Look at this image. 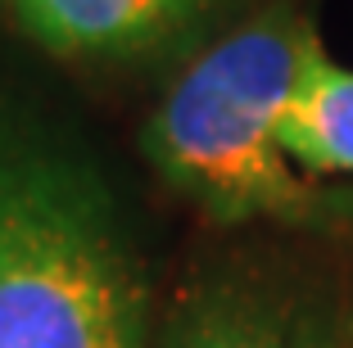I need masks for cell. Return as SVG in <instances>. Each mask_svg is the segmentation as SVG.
<instances>
[{"label":"cell","instance_id":"5","mask_svg":"<svg viewBox=\"0 0 353 348\" xmlns=\"http://www.w3.org/2000/svg\"><path fill=\"white\" fill-rule=\"evenodd\" d=\"M281 150L308 172H353V68L335 63L317 37L303 50L290 109L281 118Z\"/></svg>","mask_w":353,"mask_h":348},{"label":"cell","instance_id":"4","mask_svg":"<svg viewBox=\"0 0 353 348\" xmlns=\"http://www.w3.org/2000/svg\"><path fill=\"white\" fill-rule=\"evenodd\" d=\"M14 28L68 63H136L172 54L222 0H0Z\"/></svg>","mask_w":353,"mask_h":348},{"label":"cell","instance_id":"2","mask_svg":"<svg viewBox=\"0 0 353 348\" xmlns=\"http://www.w3.org/2000/svg\"><path fill=\"white\" fill-rule=\"evenodd\" d=\"M312 37L299 10L268 5L199 50L145 123L141 145L154 172L213 222L335 226L349 213V199L308 185L281 150Z\"/></svg>","mask_w":353,"mask_h":348},{"label":"cell","instance_id":"3","mask_svg":"<svg viewBox=\"0 0 353 348\" xmlns=\"http://www.w3.org/2000/svg\"><path fill=\"white\" fill-rule=\"evenodd\" d=\"M159 348H353V289L312 258L231 249L190 267Z\"/></svg>","mask_w":353,"mask_h":348},{"label":"cell","instance_id":"1","mask_svg":"<svg viewBox=\"0 0 353 348\" xmlns=\"http://www.w3.org/2000/svg\"><path fill=\"white\" fill-rule=\"evenodd\" d=\"M0 348H150V276L95 158L0 86Z\"/></svg>","mask_w":353,"mask_h":348}]
</instances>
